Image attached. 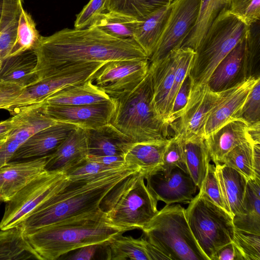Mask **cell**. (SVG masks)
I'll return each mask as SVG.
<instances>
[{
	"instance_id": "cell-48",
	"label": "cell",
	"mask_w": 260,
	"mask_h": 260,
	"mask_svg": "<svg viewBox=\"0 0 260 260\" xmlns=\"http://www.w3.org/2000/svg\"><path fill=\"white\" fill-rule=\"evenodd\" d=\"M191 86L192 82L189 73L184 79L174 98L169 118L170 126L178 119L185 108Z\"/></svg>"
},
{
	"instance_id": "cell-29",
	"label": "cell",
	"mask_w": 260,
	"mask_h": 260,
	"mask_svg": "<svg viewBox=\"0 0 260 260\" xmlns=\"http://www.w3.org/2000/svg\"><path fill=\"white\" fill-rule=\"evenodd\" d=\"M1 260H42L28 242L25 232L19 224L6 230L0 229Z\"/></svg>"
},
{
	"instance_id": "cell-25",
	"label": "cell",
	"mask_w": 260,
	"mask_h": 260,
	"mask_svg": "<svg viewBox=\"0 0 260 260\" xmlns=\"http://www.w3.org/2000/svg\"><path fill=\"white\" fill-rule=\"evenodd\" d=\"M215 171L226 211L233 217L245 214L243 202L248 179L224 164L215 165Z\"/></svg>"
},
{
	"instance_id": "cell-30",
	"label": "cell",
	"mask_w": 260,
	"mask_h": 260,
	"mask_svg": "<svg viewBox=\"0 0 260 260\" xmlns=\"http://www.w3.org/2000/svg\"><path fill=\"white\" fill-rule=\"evenodd\" d=\"M183 139L187 171L200 189L205 181L211 161L208 149L203 137L195 136Z\"/></svg>"
},
{
	"instance_id": "cell-6",
	"label": "cell",
	"mask_w": 260,
	"mask_h": 260,
	"mask_svg": "<svg viewBox=\"0 0 260 260\" xmlns=\"http://www.w3.org/2000/svg\"><path fill=\"white\" fill-rule=\"evenodd\" d=\"M180 204L166 205L142 230L151 244L171 260H209L198 245Z\"/></svg>"
},
{
	"instance_id": "cell-32",
	"label": "cell",
	"mask_w": 260,
	"mask_h": 260,
	"mask_svg": "<svg viewBox=\"0 0 260 260\" xmlns=\"http://www.w3.org/2000/svg\"><path fill=\"white\" fill-rule=\"evenodd\" d=\"M147 243L143 236L135 239L132 236H118L107 245L106 259L150 260L147 250Z\"/></svg>"
},
{
	"instance_id": "cell-14",
	"label": "cell",
	"mask_w": 260,
	"mask_h": 260,
	"mask_svg": "<svg viewBox=\"0 0 260 260\" xmlns=\"http://www.w3.org/2000/svg\"><path fill=\"white\" fill-rule=\"evenodd\" d=\"M146 186L157 201L166 205L191 201L197 186L189 174L179 167L165 173L158 168L146 176Z\"/></svg>"
},
{
	"instance_id": "cell-28",
	"label": "cell",
	"mask_w": 260,
	"mask_h": 260,
	"mask_svg": "<svg viewBox=\"0 0 260 260\" xmlns=\"http://www.w3.org/2000/svg\"><path fill=\"white\" fill-rule=\"evenodd\" d=\"M170 9L171 4L138 22L133 39L145 52L149 60L155 49Z\"/></svg>"
},
{
	"instance_id": "cell-18",
	"label": "cell",
	"mask_w": 260,
	"mask_h": 260,
	"mask_svg": "<svg viewBox=\"0 0 260 260\" xmlns=\"http://www.w3.org/2000/svg\"><path fill=\"white\" fill-rule=\"evenodd\" d=\"M179 48L173 49L162 58L149 62L153 102L159 115L169 124L168 102L172 90L178 60Z\"/></svg>"
},
{
	"instance_id": "cell-34",
	"label": "cell",
	"mask_w": 260,
	"mask_h": 260,
	"mask_svg": "<svg viewBox=\"0 0 260 260\" xmlns=\"http://www.w3.org/2000/svg\"><path fill=\"white\" fill-rule=\"evenodd\" d=\"M172 0H106V11L124 15L137 20H142Z\"/></svg>"
},
{
	"instance_id": "cell-8",
	"label": "cell",
	"mask_w": 260,
	"mask_h": 260,
	"mask_svg": "<svg viewBox=\"0 0 260 260\" xmlns=\"http://www.w3.org/2000/svg\"><path fill=\"white\" fill-rule=\"evenodd\" d=\"M185 212L192 234L209 260L219 248L232 242L233 217L201 190L189 201Z\"/></svg>"
},
{
	"instance_id": "cell-15",
	"label": "cell",
	"mask_w": 260,
	"mask_h": 260,
	"mask_svg": "<svg viewBox=\"0 0 260 260\" xmlns=\"http://www.w3.org/2000/svg\"><path fill=\"white\" fill-rule=\"evenodd\" d=\"M114 109L112 100L110 102L76 106L49 105L44 103V112L49 118L85 129L95 128L109 123Z\"/></svg>"
},
{
	"instance_id": "cell-46",
	"label": "cell",
	"mask_w": 260,
	"mask_h": 260,
	"mask_svg": "<svg viewBox=\"0 0 260 260\" xmlns=\"http://www.w3.org/2000/svg\"><path fill=\"white\" fill-rule=\"evenodd\" d=\"M106 0H90L82 11L77 15L74 28L81 29L88 27L96 17L104 12Z\"/></svg>"
},
{
	"instance_id": "cell-57",
	"label": "cell",
	"mask_w": 260,
	"mask_h": 260,
	"mask_svg": "<svg viewBox=\"0 0 260 260\" xmlns=\"http://www.w3.org/2000/svg\"><path fill=\"white\" fill-rule=\"evenodd\" d=\"M2 202H1V201H0V205H1V203H2Z\"/></svg>"
},
{
	"instance_id": "cell-52",
	"label": "cell",
	"mask_w": 260,
	"mask_h": 260,
	"mask_svg": "<svg viewBox=\"0 0 260 260\" xmlns=\"http://www.w3.org/2000/svg\"><path fill=\"white\" fill-rule=\"evenodd\" d=\"M105 244H91L78 248L77 252L66 259L71 260H90L94 258L97 251Z\"/></svg>"
},
{
	"instance_id": "cell-35",
	"label": "cell",
	"mask_w": 260,
	"mask_h": 260,
	"mask_svg": "<svg viewBox=\"0 0 260 260\" xmlns=\"http://www.w3.org/2000/svg\"><path fill=\"white\" fill-rule=\"evenodd\" d=\"M139 20L133 18L106 11L99 15L88 27H96L113 36L133 38Z\"/></svg>"
},
{
	"instance_id": "cell-40",
	"label": "cell",
	"mask_w": 260,
	"mask_h": 260,
	"mask_svg": "<svg viewBox=\"0 0 260 260\" xmlns=\"http://www.w3.org/2000/svg\"><path fill=\"white\" fill-rule=\"evenodd\" d=\"M127 168H115L86 158L83 163L67 172L66 175L71 181L90 180Z\"/></svg>"
},
{
	"instance_id": "cell-56",
	"label": "cell",
	"mask_w": 260,
	"mask_h": 260,
	"mask_svg": "<svg viewBox=\"0 0 260 260\" xmlns=\"http://www.w3.org/2000/svg\"><path fill=\"white\" fill-rule=\"evenodd\" d=\"M3 6V0H0V18L1 17L2 12Z\"/></svg>"
},
{
	"instance_id": "cell-58",
	"label": "cell",
	"mask_w": 260,
	"mask_h": 260,
	"mask_svg": "<svg viewBox=\"0 0 260 260\" xmlns=\"http://www.w3.org/2000/svg\"><path fill=\"white\" fill-rule=\"evenodd\" d=\"M1 88H2V87H1ZM1 88L0 87V89H1Z\"/></svg>"
},
{
	"instance_id": "cell-20",
	"label": "cell",
	"mask_w": 260,
	"mask_h": 260,
	"mask_svg": "<svg viewBox=\"0 0 260 260\" xmlns=\"http://www.w3.org/2000/svg\"><path fill=\"white\" fill-rule=\"evenodd\" d=\"M88 155L86 130L78 127L49 154L45 170L66 174L83 163Z\"/></svg>"
},
{
	"instance_id": "cell-55",
	"label": "cell",
	"mask_w": 260,
	"mask_h": 260,
	"mask_svg": "<svg viewBox=\"0 0 260 260\" xmlns=\"http://www.w3.org/2000/svg\"><path fill=\"white\" fill-rule=\"evenodd\" d=\"M252 167L254 179L260 180V144H253Z\"/></svg>"
},
{
	"instance_id": "cell-22",
	"label": "cell",
	"mask_w": 260,
	"mask_h": 260,
	"mask_svg": "<svg viewBox=\"0 0 260 260\" xmlns=\"http://www.w3.org/2000/svg\"><path fill=\"white\" fill-rule=\"evenodd\" d=\"M86 130L88 155L123 156L134 144L127 136L110 123Z\"/></svg>"
},
{
	"instance_id": "cell-26",
	"label": "cell",
	"mask_w": 260,
	"mask_h": 260,
	"mask_svg": "<svg viewBox=\"0 0 260 260\" xmlns=\"http://www.w3.org/2000/svg\"><path fill=\"white\" fill-rule=\"evenodd\" d=\"M93 80L70 85L46 98L49 105L76 106L110 102L112 99L95 84Z\"/></svg>"
},
{
	"instance_id": "cell-13",
	"label": "cell",
	"mask_w": 260,
	"mask_h": 260,
	"mask_svg": "<svg viewBox=\"0 0 260 260\" xmlns=\"http://www.w3.org/2000/svg\"><path fill=\"white\" fill-rule=\"evenodd\" d=\"M224 92L225 90L213 91L207 84L191 86L185 108L178 119L170 126L175 134L180 135L183 139L203 137L207 118Z\"/></svg>"
},
{
	"instance_id": "cell-11",
	"label": "cell",
	"mask_w": 260,
	"mask_h": 260,
	"mask_svg": "<svg viewBox=\"0 0 260 260\" xmlns=\"http://www.w3.org/2000/svg\"><path fill=\"white\" fill-rule=\"evenodd\" d=\"M201 0H174L169 15L149 62L158 60L179 48L198 21Z\"/></svg>"
},
{
	"instance_id": "cell-39",
	"label": "cell",
	"mask_w": 260,
	"mask_h": 260,
	"mask_svg": "<svg viewBox=\"0 0 260 260\" xmlns=\"http://www.w3.org/2000/svg\"><path fill=\"white\" fill-rule=\"evenodd\" d=\"M175 167H179L188 173L185 160L183 139L178 134H174L169 139L159 168L165 173H169Z\"/></svg>"
},
{
	"instance_id": "cell-31",
	"label": "cell",
	"mask_w": 260,
	"mask_h": 260,
	"mask_svg": "<svg viewBox=\"0 0 260 260\" xmlns=\"http://www.w3.org/2000/svg\"><path fill=\"white\" fill-rule=\"evenodd\" d=\"M23 0H3L0 18V66L9 57L15 42Z\"/></svg>"
},
{
	"instance_id": "cell-37",
	"label": "cell",
	"mask_w": 260,
	"mask_h": 260,
	"mask_svg": "<svg viewBox=\"0 0 260 260\" xmlns=\"http://www.w3.org/2000/svg\"><path fill=\"white\" fill-rule=\"evenodd\" d=\"M41 36L31 15L22 8L18 20L16 39L9 57L32 50Z\"/></svg>"
},
{
	"instance_id": "cell-19",
	"label": "cell",
	"mask_w": 260,
	"mask_h": 260,
	"mask_svg": "<svg viewBox=\"0 0 260 260\" xmlns=\"http://www.w3.org/2000/svg\"><path fill=\"white\" fill-rule=\"evenodd\" d=\"M77 127L73 124L56 122L26 140L15 152L11 161L49 155Z\"/></svg>"
},
{
	"instance_id": "cell-41",
	"label": "cell",
	"mask_w": 260,
	"mask_h": 260,
	"mask_svg": "<svg viewBox=\"0 0 260 260\" xmlns=\"http://www.w3.org/2000/svg\"><path fill=\"white\" fill-rule=\"evenodd\" d=\"M232 242L245 260H260V235L235 229Z\"/></svg>"
},
{
	"instance_id": "cell-44",
	"label": "cell",
	"mask_w": 260,
	"mask_h": 260,
	"mask_svg": "<svg viewBox=\"0 0 260 260\" xmlns=\"http://www.w3.org/2000/svg\"><path fill=\"white\" fill-rule=\"evenodd\" d=\"M28 136L15 127L5 138L0 140V168L11 161L18 148Z\"/></svg>"
},
{
	"instance_id": "cell-27",
	"label": "cell",
	"mask_w": 260,
	"mask_h": 260,
	"mask_svg": "<svg viewBox=\"0 0 260 260\" xmlns=\"http://www.w3.org/2000/svg\"><path fill=\"white\" fill-rule=\"evenodd\" d=\"M169 139L160 142L134 143L123 156L126 165L139 170L145 178L161 166Z\"/></svg>"
},
{
	"instance_id": "cell-33",
	"label": "cell",
	"mask_w": 260,
	"mask_h": 260,
	"mask_svg": "<svg viewBox=\"0 0 260 260\" xmlns=\"http://www.w3.org/2000/svg\"><path fill=\"white\" fill-rule=\"evenodd\" d=\"M230 0H201L197 23L181 47H189L194 51L209 27L219 12L228 8Z\"/></svg>"
},
{
	"instance_id": "cell-16",
	"label": "cell",
	"mask_w": 260,
	"mask_h": 260,
	"mask_svg": "<svg viewBox=\"0 0 260 260\" xmlns=\"http://www.w3.org/2000/svg\"><path fill=\"white\" fill-rule=\"evenodd\" d=\"M260 78L249 77L225 90L219 102L213 108L205 123V139L223 125L236 119L253 85Z\"/></svg>"
},
{
	"instance_id": "cell-10",
	"label": "cell",
	"mask_w": 260,
	"mask_h": 260,
	"mask_svg": "<svg viewBox=\"0 0 260 260\" xmlns=\"http://www.w3.org/2000/svg\"><path fill=\"white\" fill-rule=\"evenodd\" d=\"M106 62L78 64L64 72L40 80L24 88L6 110L13 116L26 108L44 102L51 95L68 86L90 79L94 80L97 72Z\"/></svg>"
},
{
	"instance_id": "cell-1",
	"label": "cell",
	"mask_w": 260,
	"mask_h": 260,
	"mask_svg": "<svg viewBox=\"0 0 260 260\" xmlns=\"http://www.w3.org/2000/svg\"><path fill=\"white\" fill-rule=\"evenodd\" d=\"M32 50L37 58L34 72L38 81L78 64L149 59L133 38H117L93 27L64 28L51 36H41Z\"/></svg>"
},
{
	"instance_id": "cell-21",
	"label": "cell",
	"mask_w": 260,
	"mask_h": 260,
	"mask_svg": "<svg viewBox=\"0 0 260 260\" xmlns=\"http://www.w3.org/2000/svg\"><path fill=\"white\" fill-rule=\"evenodd\" d=\"M205 140L211 160L215 165L221 164L225 155L235 147L247 141L251 142L249 126L241 119L228 122L208 136Z\"/></svg>"
},
{
	"instance_id": "cell-50",
	"label": "cell",
	"mask_w": 260,
	"mask_h": 260,
	"mask_svg": "<svg viewBox=\"0 0 260 260\" xmlns=\"http://www.w3.org/2000/svg\"><path fill=\"white\" fill-rule=\"evenodd\" d=\"M210 260H245L233 242L219 248Z\"/></svg>"
},
{
	"instance_id": "cell-12",
	"label": "cell",
	"mask_w": 260,
	"mask_h": 260,
	"mask_svg": "<svg viewBox=\"0 0 260 260\" xmlns=\"http://www.w3.org/2000/svg\"><path fill=\"white\" fill-rule=\"evenodd\" d=\"M148 59L116 60L106 62L97 72L95 84L111 99L133 90L149 70Z\"/></svg>"
},
{
	"instance_id": "cell-49",
	"label": "cell",
	"mask_w": 260,
	"mask_h": 260,
	"mask_svg": "<svg viewBox=\"0 0 260 260\" xmlns=\"http://www.w3.org/2000/svg\"><path fill=\"white\" fill-rule=\"evenodd\" d=\"M235 229L260 235V216L248 213L238 214L233 217Z\"/></svg>"
},
{
	"instance_id": "cell-54",
	"label": "cell",
	"mask_w": 260,
	"mask_h": 260,
	"mask_svg": "<svg viewBox=\"0 0 260 260\" xmlns=\"http://www.w3.org/2000/svg\"><path fill=\"white\" fill-rule=\"evenodd\" d=\"M19 122L18 114L13 115L6 120L0 121V140L7 136L17 126Z\"/></svg>"
},
{
	"instance_id": "cell-2",
	"label": "cell",
	"mask_w": 260,
	"mask_h": 260,
	"mask_svg": "<svg viewBox=\"0 0 260 260\" xmlns=\"http://www.w3.org/2000/svg\"><path fill=\"white\" fill-rule=\"evenodd\" d=\"M140 171L134 167L106 174L90 180L71 181L20 225L25 233L99 211L105 196L118 183Z\"/></svg>"
},
{
	"instance_id": "cell-3",
	"label": "cell",
	"mask_w": 260,
	"mask_h": 260,
	"mask_svg": "<svg viewBox=\"0 0 260 260\" xmlns=\"http://www.w3.org/2000/svg\"><path fill=\"white\" fill-rule=\"evenodd\" d=\"M129 230L112 223L102 209L25 233L42 260H55L91 244H107Z\"/></svg>"
},
{
	"instance_id": "cell-17",
	"label": "cell",
	"mask_w": 260,
	"mask_h": 260,
	"mask_svg": "<svg viewBox=\"0 0 260 260\" xmlns=\"http://www.w3.org/2000/svg\"><path fill=\"white\" fill-rule=\"evenodd\" d=\"M48 155L11 161L0 168V201L7 202L45 170Z\"/></svg>"
},
{
	"instance_id": "cell-5",
	"label": "cell",
	"mask_w": 260,
	"mask_h": 260,
	"mask_svg": "<svg viewBox=\"0 0 260 260\" xmlns=\"http://www.w3.org/2000/svg\"><path fill=\"white\" fill-rule=\"evenodd\" d=\"M137 171L118 183L105 196L100 207L113 224L129 231L144 227L156 214L157 201Z\"/></svg>"
},
{
	"instance_id": "cell-43",
	"label": "cell",
	"mask_w": 260,
	"mask_h": 260,
	"mask_svg": "<svg viewBox=\"0 0 260 260\" xmlns=\"http://www.w3.org/2000/svg\"><path fill=\"white\" fill-rule=\"evenodd\" d=\"M248 125L260 122V79L252 88L239 115Z\"/></svg>"
},
{
	"instance_id": "cell-51",
	"label": "cell",
	"mask_w": 260,
	"mask_h": 260,
	"mask_svg": "<svg viewBox=\"0 0 260 260\" xmlns=\"http://www.w3.org/2000/svg\"><path fill=\"white\" fill-rule=\"evenodd\" d=\"M87 158L115 168H125L131 167L126 165L123 156L88 155Z\"/></svg>"
},
{
	"instance_id": "cell-53",
	"label": "cell",
	"mask_w": 260,
	"mask_h": 260,
	"mask_svg": "<svg viewBox=\"0 0 260 260\" xmlns=\"http://www.w3.org/2000/svg\"><path fill=\"white\" fill-rule=\"evenodd\" d=\"M23 89L15 86L2 87L0 89V109L6 110Z\"/></svg>"
},
{
	"instance_id": "cell-45",
	"label": "cell",
	"mask_w": 260,
	"mask_h": 260,
	"mask_svg": "<svg viewBox=\"0 0 260 260\" xmlns=\"http://www.w3.org/2000/svg\"><path fill=\"white\" fill-rule=\"evenodd\" d=\"M200 190L213 203L226 211L214 165L209 164L205 181Z\"/></svg>"
},
{
	"instance_id": "cell-23",
	"label": "cell",
	"mask_w": 260,
	"mask_h": 260,
	"mask_svg": "<svg viewBox=\"0 0 260 260\" xmlns=\"http://www.w3.org/2000/svg\"><path fill=\"white\" fill-rule=\"evenodd\" d=\"M37 58L33 50L10 56L0 68V87H19L25 88L38 82L34 69Z\"/></svg>"
},
{
	"instance_id": "cell-36",
	"label": "cell",
	"mask_w": 260,
	"mask_h": 260,
	"mask_svg": "<svg viewBox=\"0 0 260 260\" xmlns=\"http://www.w3.org/2000/svg\"><path fill=\"white\" fill-rule=\"evenodd\" d=\"M244 41L245 79L260 78V21L248 26Z\"/></svg>"
},
{
	"instance_id": "cell-9",
	"label": "cell",
	"mask_w": 260,
	"mask_h": 260,
	"mask_svg": "<svg viewBox=\"0 0 260 260\" xmlns=\"http://www.w3.org/2000/svg\"><path fill=\"white\" fill-rule=\"evenodd\" d=\"M70 182L65 174L44 170L6 202L0 229L20 224L45 202Z\"/></svg>"
},
{
	"instance_id": "cell-24",
	"label": "cell",
	"mask_w": 260,
	"mask_h": 260,
	"mask_svg": "<svg viewBox=\"0 0 260 260\" xmlns=\"http://www.w3.org/2000/svg\"><path fill=\"white\" fill-rule=\"evenodd\" d=\"M244 49L243 39L217 66L207 83L212 90L221 92L246 80L244 74Z\"/></svg>"
},
{
	"instance_id": "cell-47",
	"label": "cell",
	"mask_w": 260,
	"mask_h": 260,
	"mask_svg": "<svg viewBox=\"0 0 260 260\" xmlns=\"http://www.w3.org/2000/svg\"><path fill=\"white\" fill-rule=\"evenodd\" d=\"M243 204L245 213L260 216V180L248 179Z\"/></svg>"
},
{
	"instance_id": "cell-4",
	"label": "cell",
	"mask_w": 260,
	"mask_h": 260,
	"mask_svg": "<svg viewBox=\"0 0 260 260\" xmlns=\"http://www.w3.org/2000/svg\"><path fill=\"white\" fill-rule=\"evenodd\" d=\"M112 100L115 109L110 123L134 143L169 139L170 125L155 109L149 73L133 90Z\"/></svg>"
},
{
	"instance_id": "cell-42",
	"label": "cell",
	"mask_w": 260,
	"mask_h": 260,
	"mask_svg": "<svg viewBox=\"0 0 260 260\" xmlns=\"http://www.w3.org/2000/svg\"><path fill=\"white\" fill-rule=\"evenodd\" d=\"M228 10L248 26L260 21V0H230Z\"/></svg>"
},
{
	"instance_id": "cell-38",
	"label": "cell",
	"mask_w": 260,
	"mask_h": 260,
	"mask_svg": "<svg viewBox=\"0 0 260 260\" xmlns=\"http://www.w3.org/2000/svg\"><path fill=\"white\" fill-rule=\"evenodd\" d=\"M252 159L253 143L247 141L229 152L223 158L221 164L237 170L248 179H254Z\"/></svg>"
},
{
	"instance_id": "cell-7",
	"label": "cell",
	"mask_w": 260,
	"mask_h": 260,
	"mask_svg": "<svg viewBox=\"0 0 260 260\" xmlns=\"http://www.w3.org/2000/svg\"><path fill=\"white\" fill-rule=\"evenodd\" d=\"M248 28L228 8L219 12L195 50L189 71L192 86L207 83L219 63L244 39Z\"/></svg>"
}]
</instances>
